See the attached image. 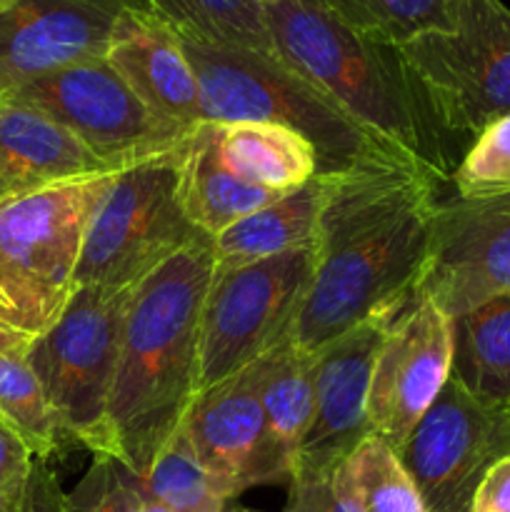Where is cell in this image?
<instances>
[{"label": "cell", "mask_w": 510, "mask_h": 512, "mask_svg": "<svg viewBox=\"0 0 510 512\" xmlns=\"http://www.w3.org/2000/svg\"><path fill=\"white\" fill-rule=\"evenodd\" d=\"M443 175L405 155L328 170L313 283L293 343L318 353L368 320H393L418 293Z\"/></svg>", "instance_id": "cell-1"}, {"label": "cell", "mask_w": 510, "mask_h": 512, "mask_svg": "<svg viewBox=\"0 0 510 512\" xmlns=\"http://www.w3.org/2000/svg\"><path fill=\"white\" fill-rule=\"evenodd\" d=\"M213 240H198L135 288L108 408L110 455L145 475L200 393V328Z\"/></svg>", "instance_id": "cell-2"}, {"label": "cell", "mask_w": 510, "mask_h": 512, "mask_svg": "<svg viewBox=\"0 0 510 512\" xmlns=\"http://www.w3.org/2000/svg\"><path fill=\"white\" fill-rule=\"evenodd\" d=\"M263 13L283 63L385 148L450 178L440 145L443 130L400 48L355 33L320 0H273Z\"/></svg>", "instance_id": "cell-3"}, {"label": "cell", "mask_w": 510, "mask_h": 512, "mask_svg": "<svg viewBox=\"0 0 510 512\" xmlns=\"http://www.w3.org/2000/svg\"><path fill=\"white\" fill-rule=\"evenodd\" d=\"M115 173L0 198V335L10 343L28 348L68 308L88 223Z\"/></svg>", "instance_id": "cell-4"}, {"label": "cell", "mask_w": 510, "mask_h": 512, "mask_svg": "<svg viewBox=\"0 0 510 512\" xmlns=\"http://www.w3.org/2000/svg\"><path fill=\"white\" fill-rule=\"evenodd\" d=\"M180 43L198 78L203 123H273L295 130L318 153L320 173L398 155L278 55L183 38Z\"/></svg>", "instance_id": "cell-5"}, {"label": "cell", "mask_w": 510, "mask_h": 512, "mask_svg": "<svg viewBox=\"0 0 510 512\" xmlns=\"http://www.w3.org/2000/svg\"><path fill=\"white\" fill-rule=\"evenodd\" d=\"M190 138L113 175L88 223L75 283L138 288L173 255L205 240L183 205Z\"/></svg>", "instance_id": "cell-6"}, {"label": "cell", "mask_w": 510, "mask_h": 512, "mask_svg": "<svg viewBox=\"0 0 510 512\" xmlns=\"http://www.w3.org/2000/svg\"><path fill=\"white\" fill-rule=\"evenodd\" d=\"M133 293L78 285L63 315L25 350L65 440L93 455H110L108 408Z\"/></svg>", "instance_id": "cell-7"}, {"label": "cell", "mask_w": 510, "mask_h": 512, "mask_svg": "<svg viewBox=\"0 0 510 512\" xmlns=\"http://www.w3.org/2000/svg\"><path fill=\"white\" fill-rule=\"evenodd\" d=\"M315 248L213 270L200 328V390L293 340L313 283Z\"/></svg>", "instance_id": "cell-8"}, {"label": "cell", "mask_w": 510, "mask_h": 512, "mask_svg": "<svg viewBox=\"0 0 510 512\" xmlns=\"http://www.w3.org/2000/svg\"><path fill=\"white\" fill-rule=\"evenodd\" d=\"M440 130L478 135L510 113V8L463 0L450 33H428L400 48Z\"/></svg>", "instance_id": "cell-9"}, {"label": "cell", "mask_w": 510, "mask_h": 512, "mask_svg": "<svg viewBox=\"0 0 510 512\" xmlns=\"http://www.w3.org/2000/svg\"><path fill=\"white\" fill-rule=\"evenodd\" d=\"M5 95L43 110L113 168L138 163L193 133L160 120L105 58L53 70Z\"/></svg>", "instance_id": "cell-10"}, {"label": "cell", "mask_w": 510, "mask_h": 512, "mask_svg": "<svg viewBox=\"0 0 510 512\" xmlns=\"http://www.w3.org/2000/svg\"><path fill=\"white\" fill-rule=\"evenodd\" d=\"M510 453V420L448 378L398 458L425 512H470L480 480Z\"/></svg>", "instance_id": "cell-11"}, {"label": "cell", "mask_w": 510, "mask_h": 512, "mask_svg": "<svg viewBox=\"0 0 510 512\" xmlns=\"http://www.w3.org/2000/svg\"><path fill=\"white\" fill-rule=\"evenodd\" d=\"M510 293V190L438 205L418 293L448 318Z\"/></svg>", "instance_id": "cell-12"}, {"label": "cell", "mask_w": 510, "mask_h": 512, "mask_svg": "<svg viewBox=\"0 0 510 512\" xmlns=\"http://www.w3.org/2000/svg\"><path fill=\"white\" fill-rule=\"evenodd\" d=\"M450 363V318L433 300L415 295L390 320L375 358L368 395L370 435L398 453L448 383Z\"/></svg>", "instance_id": "cell-13"}, {"label": "cell", "mask_w": 510, "mask_h": 512, "mask_svg": "<svg viewBox=\"0 0 510 512\" xmlns=\"http://www.w3.org/2000/svg\"><path fill=\"white\" fill-rule=\"evenodd\" d=\"M390 320H368L315 353V408L290 485H328L370 435L373 365Z\"/></svg>", "instance_id": "cell-14"}, {"label": "cell", "mask_w": 510, "mask_h": 512, "mask_svg": "<svg viewBox=\"0 0 510 512\" xmlns=\"http://www.w3.org/2000/svg\"><path fill=\"white\" fill-rule=\"evenodd\" d=\"M145 0H18L0 13V93L53 70L105 58L115 23Z\"/></svg>", "instance_id": "cell-15"}, {"label": "cell", "mask_w": 510, "mask_h": 512, "mask_svg": "<svg viewBox=\"0 0 510 512\" xmlns=\"http://www.w3.org/2000/svg\"><path fill=\"white\" fill-rule=\"evenodd\" d=\"M273 358L275 350L200 390L180 425L225 503L263 485V390Z\"/></svg>", "instance_id": "cell-16"}, {"label": "cell", "mask_w": 510, "mask_h": 512, "mask_svg": "<svg viewBox=\"0 0 510 512\" xmlns=\"http://www.w3.org/2000/svg\"><path fill=\"white\" fill-rule=\"evenodd\" d=\"M105 60L160 120L183 130L203 123L193 65L178 33L153 10L128 8L120 15Z\"/></svg>", "instance_id": "cell-17"}, {"label": "cell", "mask_w": 510, "mask_h": 512, "mask_svg": "<svg viewBox=\"0 0 510 512\" xmlns=\"http://www.w3.org/2000/svg\"><path fill=\"white\" fill-rule=\"evenodd\" d=\"M115 170L43 110L0 93V198Z\"/></svg>", "instance_id": "cell-18"}, {"label": "cell", "mask_w": 510, "mask_h": 512, "mask_svg": "<svg viewBox=\"0 0 510 512\" xmlns=\"http://www.w3.org/2000/svg\"><path fill=\"white\" fill-rule=\"evenodd\" d=\"M315 353L293 340L275 350L263 390V485H290L315 408Z\"/></svg>", "instance_id": "cell-19"}, {"label": "cell", "mask_w": 510, "mask_h": 512, "mask_svg": "<svg viewBox=\"0 0 510 512\" xmlns=\"http://www.w3.org/2000/svg\"><path fill=\"white\" fill-rule=\"evenodd\" d=\"M328 195V170L303 188L275 198L213 238L215 270L238 268L313 245L320 210Z\"/></svg>", "instance_id": "cell-20"}, {"label": "cell", "mask_w": 510, "mask_h": 512, "mask_svg": "<svg viewBox=\"0 0 510 512\" xmlns=\"http://www.w3.org/2000/svg\"><path fill=\"white\" fill-rule=\"evenodd\" d=\"M220 160L240 180L273 195L293 193L320 173L313 145L273 123H210Z\"/></svg>", "instance_id": "cell-21"}, {"label": "cell", "mask_w": 510, "mask_h": 512, "mask_svg": "<svg viewBox=\"0 0 510 512\" xmlns=\"http://www.w3.org/2000/svg\"><path fill=\"white\" fill-rule=\"evenodd\" d=\"M450 330V378L510 420V293L450 318Z\"/></svg>", "instance_id": "cell-22"}, {"label": "cell", "mask_w": 510, "mask_h": 512, "mask_svg": "<svg viewBox=\"0 0 510 512\" xmlns=\"http://www.w3.org/2000/svg\"><path fill=\"white\" fill-rule=\"evenodd\" d=\"M280 195L240 180L215 150L210 123L193 130L183 173V205L188 220L213 240L245 215L273 203Z\"/></svg>", "instance_id": "cell-23"}, {"label": "cell", "mask_w": 510, "mask_h": 512, "mask_svg": "<svg viewBox=\"0 0 510 512\" xmlns=\"http://www.w3.org/2000/svg\"><path fill=\"white\" fill-rule=\"evenodd\" d=\"M178 38L278 55L258 0H145ZM280 58V55H278Z\"/></svg>", "instance_id": "cell-24"}, {"label": "cell", "mask_w": 510, "mask_h": 512, "mask_svg": "<svg viewBox=\"0 0 510 512\" xmlns=\"http://www.w3.org/2000/svg\"><path fill=\"white\" fill-rule=\"evenodd\" d=\"M355 33L403 48L428 33H450L463 0H320Z\"/></svg>", "instance_id": "cell-25"}, {"label": "cell", "mask_w": 510, "mask_h": 512, "mask_svg": "<svg viewBox=\"0 0 510 512\" xmlns=\"http://www.w3.org/2000/svg\"><path fill=\"white\" fill-rule=\"evenodd\" d=\"M28 348H0V418L23 438L35 460L48 463L68 448L38 375L25 358Z\"/></svg>", "instance_id": "cell-26"}, {"label": "cell", "mask_w": 510, "mask_h": 512, "mask_svg": "<svg viewBox=\"0 0 510 512\" xmlns=\"http://www.w3.org/2000/svg\"><path fill=\"white\" fill-rule=\"evenodd\" d=\"M340 468L365 512H425L418 488L385 440L368 435Z\"/></svg>", "instance_id": "cell-27"}, {"label": "cell", "mask_w": 510, "mask_h": 512, "mask_svg": "<svg viewBox=\"0 0 510 512\" xmlns=\"http://www.w3.org/2000/svg\"><path fill=\"white\" fill-rule=\"evenodd\" d=\"M143 478L155 500L168 512H225L228 508L200 465L183 428L160 450Z\"/></svg>", "instance_id": "cell-28"}, {"label": "cell", "mask_w": 510, "mask_h": 512, "mask_svg": "<svg viewBox=\"0 0 510 512\" xmlns=\"http://www.w3.org/2000/svg\"><path fill=\"white\" fill-rule=\"evenodd\" d=\"M68 512H168L148 490L143 475L108 453L93 455L73 493Z\"/></svg>", "instance_id": "cell-29"}, {"label": "cell", "mask_w": 510, "mask_h": 512, "mask_svg": "<svg viewBox=\"0 0 510 512\" xmlns=\"http://www.w3.org/2000/svg\"><path fill=\"white\" fill-rule=\"evenodd\" d=\"M455 198L478 200L510 190V113L475 135L458 168L450 173Z\"/></svg>", "instance_id": "cell-30"}, {"label": "cell", "mask_w": 510, "mask_h": 512, "mask_svg": "<svg viewBox=\"0 0 510 512\" xmlns=\"http://www.w3.org/2000/svg\"><path fill=\"white\" fill-rule=\"evenodd\" d=\"M35 455L18 433L0 418V512H10L23 498Z\"/></svg>", "instance_id": "cell-31"}, {"label": "cell", "mask_w": 510, "mask_h": 512, "mask_svg": "<svg viewBox=\"0 0 510 512\" xmlns=\"http://www.w3.org/2000/svg\"><path fill=\"white\" fill-rule=\"evenodd\" d=\"M10 512H68V493H63L58 478L45 460H35L28 488Z\"/></svg>", "instance_id": "cell-32"}, {"label": "cell", "mask_w": 510, "mask_h": 512, "mask_svg": "<svg viewBox=\"0 0 510 512\" xmlns=\"http://www.w3.org/2000/svg\"><path fill=\"white\" fill-rule=\"evenodd\" d=\"M470 512H510V453L503 455L480 480Z\"/></svg>", "instance_id": "cell-33"}, {"label": "cell", "mask_w": 510, "mask_h": 512, "mask_svg": "<svg viewBox=\"0 0 510 512\" xmlns=\"http://www.w3.org/2000/svg\"><path fill=\"white\" fill-rule=\"evenodd\" d=\"M328 485H288V503L280 512H323ZM225 512H263L243 505H230Z\"/></svg>", "instance_id": "cell-34"}, {"label": "cell", "mask_w": 510, "mask_h": 512, "mask_svg": "<svg viewBox=\"0 0 510 512\" xmlns=\"http://www.w3.org/2000/svg\"><path fill=\"white\" fill-rule=\"evenodd\" d=\"M323 512H365L363 505L355 498L343 468H338L330 478L328 490H325V508Z\"/></svg>", "instance_id": "cell-35"}, {"label": "cell", "mask_w": 510, "mask_h": 512, "mask_svg": "<svg viewBox=\"0 0 510 512\" xmlns=\"http://www.w3.org/2000/svg\"><path fill=\"white\" fill-rule=\"evenodd\" d=\"M15 3H18V0H0V13H3V10H8V8H13Z\"/></svg>", "instance_id": "cell-36"}, {"label": "cell", "mask_w": 510, "mask_h": 512, "mask_svg": "<svg viewBox=\"0 0 510 512\" xmlns=\"http://www.w3.org/2000/svg\"><path fill=\"white\" fill-rule=\"evenodd\" d=\"M0 348H20V345L10 343V340H8V338H3V335H0Z\"/></svg>", "instance_id": "cell-37"}, {"label": "cell", "mask_w": 510, "mask_h": 512, "mask_svg": "<svg viewBox=\"0 0 510 512\" xmlns=\"http://www.w3.org/2000/svg\"><path fill=\"white\" fill-rule=\"evenodd\" d=\"M258 3H260V5H265V3H273V0H258Z\"/></svg>", "instance_id": "cell-38"}]
</instances>
